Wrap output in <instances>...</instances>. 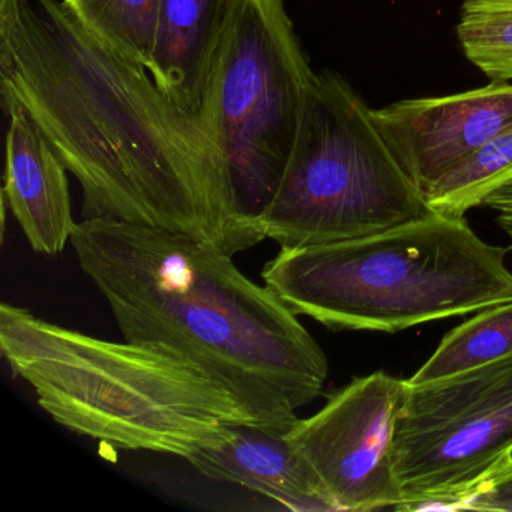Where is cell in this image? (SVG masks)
I'll use <instances>...</instances> for the list:
<instances>
[{
    "label": "cell",
    "mask_w": 512,
    "mask_h": 512,
    "mask_svg": "<svg viewBox=\"0 0 512 512\" xmlns=\"http://www.w3.org/2000/svg\"><path fill=\"white\" fill-rule=\"evenodd\" d=\"M188 463L212 481L241 485L293 511H335L287 433L239 424L217 445L194 452Z\"/></svg>",
    "instance_id": "cell-11"
},
{
    "label": "cell",
    "mask_w": 512,
    "mask_h": 512,
    "mask_svg": "<svg viewBox=\"0 0 512 512\" xmlns=\"http://www.w3.org/2000/svg\"><path fill=\"white\" fill-rule=\"evenodd\" d=\"M458 40L491 82L512 80V0H463Z\"/></svg>",
    "instance_id": "cell-16"
},
{
    "label": "cell",
    "mask_w": 512,
    "mask_h": 512,
    "mask_svg": "<svg viewBox=\"0 0 512 512\" xmlns=\"http://www.w3.org/2000/svg\"><path fill=\"white\" fill-rule=\"evenodd\" d=\"M512 454V353L410 385L392 443L400 511H455Z\"/></svg>",
    "instance_id": "cell-7"
},
{
    "label": "cell",
    "mask_w": 512,
    "mask_h": 512,
    "mask_svg": "<svg viewBox=\"0 0 512 512\" xmlns=\"http://www.w3.org/2000/svg\"><path fill=\"white\" fill-rule=\"evenodd\" d=\"M484 206L494 209L499 214L497 224L508 233L512 241V185L488 196L485 199Z\"/></svg>",
    "instance_id": "cell-18"
},
{
    "label": "cell",
    "mask_w": 512,
    "mask_h": 512,
    "mask_svg": "<svg viewBox=\"0 0 512 512\" xmlns=\"http://www.w3.org/2000/svg\"><path fill=\"white\" fill-rule=\"evenodd\" d=\"M460 509L512 512V454L458 503L455 511Z\"/></svg>",
    "instance_id": "cell-17"
},
{
    "label": "cell",
    "mask_w": 512,
    "mask_h": 512,
    "mask_svg": "<svg viewBox=\"0 0 512 512\" xmlns=\"http://www.w3.org/2000/svg\"><path fill=\"white\" fill-rule=\"evenodd\" d=\"M10 116L4 200L32 250L56 256L71 242L77 224L67 167L43 134L19 109Z\"/></svg>",
    "instance_id": "cell-10"
},
{
    "label": "cell",
    "mask_w": 512,
    "mask_h": 512,
    "mask_svg": "<svg viewBox=\"0 0 512 512\" xmlns=\"http://www.w3.org/2000/svg\"><path fill=\"white\" fill-rule=\"evenodd\" d=\"M409 379L385 371L356 377L310 418L287 431L293 448L335 511H373L403 503L392 466Z\"/></svg>",
    "instance_id": "cell-8"
},
{
    "label": "cell",
    "mask_w": 512,
    "mask_h": 512,
    "mask_svg": "<svg viewBox=\"0 0 512 512\" xmlns=\"http://www.w3.org/2000/svg\"><path fill=\"white\" fill-rule=\"evenodd\" d=\"M80 268L124 340L181 353L226 386L263 427L287 433L322 395L325 352L266 284L233 256L187 235L113 220L77 224Z\"/></svg>",
    "instance_id": "cell-2"
},
{
    "label": "cell",
    "mask_w": 512,
    "mask_h": 512,
    "mask_svg": "<svg viewBox=\"0 0 512 512\" xmlns=\"http://www.w3.org/2000/svg\"><path fill=\"white\" fill-rule=\"evenodd\" d=\"M95 37L148 68L157 38L160 0H62Z\"/></svg>",
    "instance_id": "cell-15"
},
{
    "label": "cell",
    "mask_w": 512,
    "mask_h": 512,
    "mask_svg": "<svg viewBox=\"0 0 512 512\" xmlns=\"http://www.w3.org/2000/svg\"><path fill=\"white\" fill-rule=\"evenodd\" d=\"M0 91L76 176L85 220L158 227L230 256L265 241L202 118L62 0H0Z\"/></svg>",
    "instance_id": "cell-1"
},
{
    "label": "cell",
    "mask_w": 512,
    "mask_h": 512,
    "mask_svg": "<svg viewBox=\"0 0 512 512\" xmlns=\"http://www.w3.org/2000/svg\"><path fill=\"white\" fill-rule=\"evenodd\" d=\"M314 77L284 0H235L200 118L239 209L257 226L283 178Z\"/></svg>",
    "instance_id": "cell-6"
},
{
    "label": "cell",
    "mask_w": 512,
    "mask_h": 512,
    "mask_svg": "<svg viewBox=\"0 0 512 512\" xmlns=\"http://www.w3.org/2000/svg\"><path fill=\"white\" fill-rule=\"evenodd\" d=\"M358 92L335 71L316 74L292 154L259 218L280 248L377 235L431 214Z\"/></svg>",
    "instance_id": "cell-5"
},
{
    "label": "cell",
    "mask_w": 512,
    "mask_h": 512,
    "mask_svg": "<svg viewBox=\"0 0 512 512\" xmlns=\"http://www.w3.org/2000/svg\"><path fill=\"white\" fill-rule=\"evenodd\" d=\"M509 185H512V127L446 173L424 197L431 211L464 217L470 209L484 206L488 196Z\"/></svg>",
    "instance_id": "cell-14"
},
{
    "label": "cell",
    "mask_w": 512,
    "mask_h": 512,
    "mask_svg": "<svg viewBox=\"0 0 512 512\" xmlns=\"http://www.w3.org/2000/svg\"><path fill=\"white\" fill-rule=\"evenodd\" d=\"M506 253L466 217L431 212L365 238L281 248L262 278L293 313L332 331L395 334L512 302Z\"/></svg>",
    "instance_id": "cell-4"
},
{
    "label": "cell",
    "mask_w": 512,
    "mask_h": 512,
    "mask_svg": "<svg viewBox=\"0 0 512 512\" xmlns=\"http://www.w3.org/2000/svg\"><path fill=\"white\" fill-rule=\"evenodd\" d=\"M235 0H160L149 74L184 112L200 116Z\"/></svg>",
    "instance_id": "cell-12"
},
{
    "label": "cell",
    "mask_w": 512,
    "mask_h": 512,
    "mask_svg": "<svg viewBox=\"0 0 512 512\" xmlns=\"http://www.w3.org/2000/svg\"><path fill=\"white\" fill-rule=\"evenodd\" d=\"M0 352L62 427L125 451L188 460L256 416L211 374L152 341L103 340L0 305Z\"/></svg>",
    "instance_id": "cell-3"
},
{
    "label": "cell",
    "mask_w": 512,
    "mask_h": 512,
    "mask_svg": "<svg viewBox=\"0 0 512 512\" xmlns=\"http://www.w3.org/2000/svg\"><path fill=\"white\" fill-rule=\"evenodd\" d=\"M401 169L425 196L446 173L512 127V85L491 82L448 97L371 109Z\"/></svg>",
    "instance_id": "cell-9"
},
{
    "label": "cell",
    "mask_w": 512,
    "mask_h": 512,
    "mask_svg": "<svg viewBox=\"0 0 512 512\" xmlns=\"http://www.w3.org/2000/svg\"><path fill=\"white\" fill-rule=\"evenodd\" d=\"M512 353V302L485 308L449 331L433 355L409 379L422 385L445 379Z\"/></svg>",
    "instance_id": "cell-13"
}]
</instances>
